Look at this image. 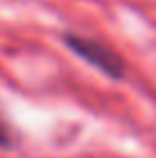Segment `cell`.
I'll return each instance as SVG.
<instances>
[{
	"label": "cell",
	"mask_w": 156,
	"mask_h": 158,
	"mask_svg": "<svg viewBox=\"0 0 156 158\" xmlns=\"http://www.w3.org/2000/svg\"><path fill=\"white\" fill-rule=\"evenodd\" d=\"M7 144H9V135L5 131V126L0 124V147H7Z\"/></svg>",
	"instance_id": "obj_2"
},
{
	"label": "cell",
	"mask_w": 156,
	"mask_h": 158,
	"mask_svg": "<svg viewBox=\"0 0 156 158\" xmlns=\"http://www.w3.org/2000/svg\"><path fill=\"white\" fill-rule=\"evenodd\" d=\"M64 41H67V46L71 48L80 60L92 64L101 73L110 76V78H122V76H124V62H122V57L117 55L115 51L106 48L103 44H99L94 39H85V37H76V35H69Z\"/></svg>",
	"instance_id": "obj_1"
}]
</instances>
